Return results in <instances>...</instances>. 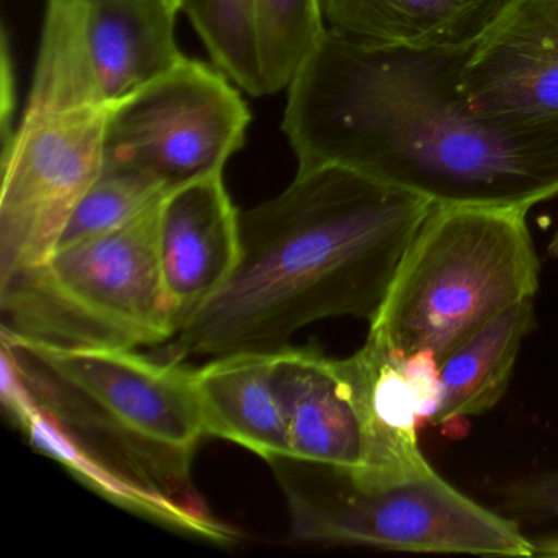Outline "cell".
<instances>
[{"mask_svg": "<svg viewBox=\"0 0 558 558\" xmlns=\"http://www.w3.org/2000/svg\"><path fill=\"white\" fill-rule=\"evenodd\" d=\"M240 218L223 174L182 185L162 198L159 266L179 331L233 276L241 254Z\"/></svg>", "mask_w": 558, "mask_h": 558, "instance_id": "obj_10", "label": "cell"}, {"mask_svg": "<svg viewBox=\"0 0 558 558\" xmlns=\"http://www.w3.org/2000/svg\"><path fill=\"white\" fill-rule=\"evenodd\" d=\"M233 81L185 57L174 70L113 106L104 171L146 175L169 191L223 174L246 142L251 112Z\"/></svg>", "mask_w": 558, "mask_h": 558, "instance_id": "obj_7", "label": "cell"}, {"mask_svg": "<svg viewBox=\"0 0 558 558\" xmlns=\"http://www.w3.org/2000/svg\"><path fill=\"white\" fill-rule=\"evenodd\" d=\"M534 325V299L522 300L453 348L439 362L440 403L430 424L456 429L466 417L495 408Z\"/></svg>", "mask_w": 558, "mask_h": 558, "instance_id": "obj_15", "label": "cell"}, {"mask_svg": "<svg viewBox=\"0 0 558 558\" xmlns=\"http://www.w3.org/2000/svg\"><path fill=\"white\" fill-rule=\"evenodd\" d=\"M535 555H547V557H558V537L545 538V541L534 542Z\"/></svg>", "mask_w": 558, "mask_h": 558, "instance_id": "obj_22", "label": "cell"}, {"mask_svg": "<svg viewBox=\"0 0 558 558\" xmlns=\"http://www.w3.org/2000/svg\"><path fill=\"white\" fill-rule=\"evenodd\" d=\"M0 123H2V146L14 135L15 112V66L9 44L8 31L2 35V63H0Z\"/></svg>", "mask_w": 558, "mask_h": 558, "instance_id": "obj_21", "label": "cell"}, {"mask_svg": "<svg viewBox=\"0 0 558 558\" xmlns=\"http://www.w3.org/2000/svg\"><path fill=\"white\" fill-rule=\"evenodd\" d=\"M512 508L538 514L558 515V472L534 482L519 483L508 492Z\"/></svg>", "mask_w": 558, "mask_h": 558, "instance_id": "obj_20", "label": "cell"}, {"mask_svg": "<svg viewBox=\"0 0 558 558\" xmlns=\"http://www.w3.org/2000/svg\"><path fill=\"white\" fill-rule=\"evenodd\" d=\"M434 204L339 165L299 169L241 211V254L220 292L166 345L168 361L274 352L322 319L377 316Z\"/></svg>", "mask_w": 558, "mask_h": 558, "instance_id": "obj_2", "label": "cell"}, {"mask_svg": "<svg viewBox=\"0 0 558 558\" xmlns=\"http://www.w3.org/2000/svg\"><path fill=\"white\" fill-rule=\"evenodd\" d=\"M107 107L86 37V0H47L27 107L32 110Z\"/></svg>", "mask_w": 558, "mask_h": 558, "instance_id": "obj_16", "label": "cell"}, {"mask_svg": "<svg viewBox=\"0 0 558 558\" xmlns=\"http://www.w3.org/2000/svg\"><path fill=\"white\" fill-rule=\"evenodd\" d=\"M548 254L558 259V230L557 233L551 236L550 243H548Z\"/></svg>", "mask_w": 558, "mask_h": 558, "instance_id": "obj_23", "label": "cell"}, {"mask_svg": "<svg viewBox=\"0 0 558 558\" xmlns=\"http://www.w3.org/2000/svg\"><path fill=\"white\" fill-rule=\"evenodd\" d=\"M274 387L289 427L292 457L364 475L371 439L341 359L315 345L274 352Z\"/></svg>", "mask_w": 558, "mask_h": 558, "instance_id": "obj_11", "label": "cell"}, {"mask_svg": "<svg viewBox=\"0 0 558 558\" xmlns=\"http://www.w3.org/2000/svg\"><path fill=\"white\" fill-rule=\"evenodd\" d=\"M218 70L244 93L266 96L257 41L256 0H182Z\"/></svg>", "mask_w": 558, "mask_h": 558, "instance_id": "obj_17", "label": "cell"}, {"mask_svg": "<svg viewBox=\"0 0 558 558\" xmlns=\"http://www.w3.org/2000/svg\"><path fill=\"white\" fill-rule=\"evenodd\" d=\"M463 48L381 50L325 32L287 87L299 169L344 166L434 205L531 210L558 198V129L473 112L457 89Z\"/></svg>", "mask_w": 558, "mask_h": 558, "instance_id": "obj_1", "label": "cell"}, {"mask_svg": "<svg viewBox=\"0 0 558 558\" xmlns=\"http://www.w3.org/2000/svg\"><path fill=\"white\" fill-rule=\"evenodd\" d=\"M107 107L25 109L2 146L0 279L47 259L104 171Z\"/></svg>", "mask_w": 558, "mask_h": 558, "instance_id": "obj_8", "label": "cell"}, {"mask_svg": "<svg viewBox=\"0 0 558 558\" xmlns=\"http://www.w3.org/2000/svg\"><path fill=\"white\" fill-rule=\"evenodd\" d=\"M274 352H233L192 368L207 437L230 440L266 462L293 456L274 387Z\"/></svg>", "mask_w": 558, "mask_h": 558, "instance_id": "obj_14", "label": "cell"}, {"mask_svg": "<svg viewBox=\"0 0 558 558\" xmlns=\"http://www.w3.org/2000/svg\"><path fill=\"white\" fill-rule=\"evenodd\" d=\"M181 9L168 0H86V37L104 102L112 109L185 60Z\"/></svg>", "mask_w": 558, "mask_h": 558, "instance_id": "obj_12", "label": "cell"}, {"mask_svg": "<svg viewBox=\"0 0 558 558\" xmlns=\"http://www.w3.org/2000/svg\"><path fill=\"white\" fill-rule=\"evenodd\" d=\"M282 489L293 544L423 554L532 557L534 542L511 519L478 505L430 466L387 485L299 457L267 462Z\"/></svg>", "mask_w": 558, "mask_h": 558, "instance_id": "obj_6", "label": "cell"}, {"mask_svg": "<svg viewBox=\"0 0 558 558\" xmlns=\"http://www.w3.org/2000/svg\"><path fill=\"white\" fill-rule=\"evenodd\" d=\"M257 41L266 96L287 89L326 28L318 0H256Z\"/></svg>", "mask_w": 558, "mask_h": 558, "instance_id": "obj_18", "label": "cell"}, {"mask_svg": "<svg viewBox=\"0 0 558 558\" xmlns=\"http://www.w3.org/2000/svg\"><path fill=\"white\" fill-rule=\"evenodd\" d=\"M169 192L155 179L136 172L102 171L74 208L57 250L125 227Z\"/></svg>", "mask_w": 558, "mask_h": 558, "instance_id": "obj_19", "label": "cell"}, {"mask_svg": "<svg viewBox=\"0 0 558 558\" xmlns=\"http://www.w3.org/2000/svg\"><path fill=\"white\" fill-rule=\"evenodd\" d=\"M506 0H318L326 32L381 50H457Z\"/></svg>", "mask_w": 558, "mask_h": 558, "instance_id": "obj_13", "label": "cell"}, {"mask_svg": "<svg viewBox=\"0 0 558 558\" xmlns=\"http://www.w3.org/2000/svg\"><path fill=\"white\" fill-rule=\"evenodd\" d=\"M0 341L44 414L31 433L35 450L140 518L217 519L192 480L207 437L192 368L130 348Z\"/></svg>", "mask_w": 558, "mask_h": 558, "instance_id": "obj_3", "label": "cell"}, {"mask_svg": "<svg viewBox=\"0 0 558 558\" xmlns=\"http://www.w3.org/2000/svg\"><path fill=\"white\" fill-rule=\"evenodd\" d=\"M457 89L478 116L558 129V0H506L460 53Z\"/></svg>", "mask_w": 558, "mask_h": 558, "instance_id": "obj_9", "label": "cell"}, {"mask_svg": "<svg viewBox=\"0 0 558 558\" xmlns=\"http://www.w3.org/2000/svg\"><path fill=\"white\" fill-rule=\"evenodd\" d=\"M168 2H171V4L178 5V8L181 9L182 0H168Z\"/></svg>", "mask_w": 558, "mask_h": 558, "instance_id": "obj_24", "label": "cell"}, {"mask_svg": "<svg viewBox=\"0 0 558 558\" xmlns=\"http://www.w3.org/2000/svg\"><path fill=\"white\" fill-rule=\"evenodd\" d=\"M529 210L434 205L404 253L367 341L395 357L442 361L514 303L534 299L541 263Z\"/></svg>", "mask_w": 558, "mask_h": 558, "instance_id": "obj_4", "label": "cell"}, {"mask_svg": "<svg viewBox=\"0 0 558 558\" xmlns=\"http://www.w3.org/2000/svg\"><path fill=\"white\" fill-rule=\"evenodd\" d=\"M161 202L0 279V336L61 348L162 345L179 328L158 254Z\"/></svg>", "mask_w": 558, "mask_h": 558, "instance_id": "obj_5", "label": "cell"}]
</instances>
